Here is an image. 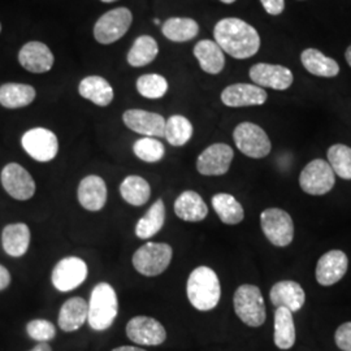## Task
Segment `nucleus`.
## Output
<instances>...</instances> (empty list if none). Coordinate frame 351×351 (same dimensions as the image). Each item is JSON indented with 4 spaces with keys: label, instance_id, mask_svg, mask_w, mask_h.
<instances>
[{
    "label": "nucleus",
    "instance_id": "obj_1",
    "mask_svg": "<svg viewBox=\"0 0 351 351\" xmlns=\"http://www.w3.org/2000/svg\"><path fill=\"white\" fill-rule=\"evenodd\" d=\"M213 38L221 50L234 59H250L261 49V36L249 23L226 17L213 27Z\"/></svg>",
    "mask_w": 351,
    "mask_h": 351
},
{
    "label": "nucleus",
    "instance_id": "obj_2",
    "mask_svg": "<svg viewBox=\"0 0 351 351\" xmlns=\"http://www.w3.org/2000/svg\"><path fill=\"white\" fill-rule=\"evenodd\" d=\"M188 300L198 311H211L221 298V285L213 268L201 265L191 271L186 284Z\"/></svg>",
    "mask_w": 351,
    "mask_h": 351
},
{
    "label": "nucleus",
    "instance_id": "obj_3",
    "mask_svg": "<svg viewBox=\"0 0 351 351\" xmlns=\"http://www.w3.org/2000/svg\"><path fill=\"white\" fill-rule=\"evenodd\" d=\"M88 304V323L91 329L103 332L112 326L119 314V300L112 285L108 282L97 284Z\"/></svg>",
    "mask_w": 351,
    "mask_h": 351
},
{
    "label": "nucleus",
    "instance_id": "obj_4",
    "mask_svg": "<svg viewBox=\"0 0 351 351\" xmlns=\"http://www.w3.org/2000/svg\"><path fill=\"white\" fill-rule=\"evenodd\" d=\"M234 313L246 326L258 328L265 322V303L261 289L256 285H241L233 297Z\"/></svg>",
    "mask_w": 351,
    "mask_h": 351
},
{
    "label": "nucleus",
    "instance_id": "obj_5",
    "mask_svg": "<svg viewBox=\"0 0 351 351\" xmlns=\"http://www.w3.org/2000/svg\"><path fill=\"white\" fill-rule=\"evenodd\" d=\"M173 258L171 245L163 242H147L134 252L132 263L134 269L146 277L162 275Z\"/></svg>",
    "mask_w": 351,
    "mask_h": 351
},
{
    "label": "nucleus",
    "instance_id": "obj_6",
    "mask_svg": "<svg viewBox=\"0 0 351 351\" xmlns=\"http://www.w3.org/2000/svg\"><path fill=\"white\" fill-rule=\"evenodd\" d=\"M133 24V13L126 7H117L101 14L97 20L93 34L99 45H112L125 36Z\"/></svg>",
    "mask_w": 351,
    "mask_h": 351
},
{
    "label": "nucleus",
    "instance_id": "obj_7",
    "mask_svg": "<svg viewBox=\"0 0 351 351\" xmlns=\"http://www.w3.org/2000/svg\"><path fill=\"white\" fill-rule=\"evenodd\" d=\"M234 143L243 155L251 159H263L272 150L268 134L254 123H241L233 132Z\"/></svg>",
    "mask_w": 351,
    "mask_h": 351
},
{
    "label": "nucleus",
    "instance_id": "obj_8",
    "mask_svg": "<svg viewBox=\"0 0 351 351\" xmlns=\"http://www.w3.org/2000/svg\"><path fill=\"white\" fill-rule=\"evenodd\" d=\"M264 236L277 247H287L294 239V223L291 216L281 208H267L261 215Z\"/></svg>",
    "mask_w": 351,
    "mask_h": 351
},
{
    "label": "nucleus",
    "instance_id": "obj_9",
    "mask_svg": "<svg viewBox=\"0 0 351 351\" xmlns=\"http://www.w3.org/2000/svg\"><path fill=\"white\" fill-rule=\"evenodd\" d=\"M23 149L39 163H49L59 154V139L56 134L46 128H33L24 133Z\"/></svg>",
    "mask_w": 351,
    "mask_h": 351
},
{
    "label": "nucleus",
    "instance_id": "obj_10",
    "mask_svg": "<svg viewBox=\"0 0 351 351\" xmlns=\"http://www.w3.org/2000/svg\"><path fill=\"white\" fill-rule=\"evenodd\" d=\"M88 264L78 256H66L59 261L52 269L51 281L53 288L68 293L81 287L88 278Z\"/></svg>",
    "mask_w": 351,
    "mask_h": 351
},
{
    "label": "nucleus",
    "instance_id": "obj_11",
    "mask_svg": "<svg viewBox=\"0 0 351 351\" xmlns=\"http://www.w3.org/2000/svg\"><path fill=\"white\" fill-rule=\"evenodd\" d=\"M336 184V175L328 162L315 159L307 164L300 175V186L306 194L324 195Z\"/></svg>",
    "mask_w": 351,
    "mask_h": 351
},
{
    "label": "nucleus",
    "instance_id": "obj_12",
    "mask_svg": "<svg viewBox=\"0 0 351 351\" xmlns=\"http://www.w3.org/2000/svg\"><path fill=\"white\" fill-rule=\"evenodd\" d=\"M126 336L142 346H159L167 339L165 328L160 322L150 316H134L126 324Z\"/></svg>",
    "mask_w": 351,
    "mask_h": 351
},
{
    "label": "nucleus",
    "instance_id": "obj_13",
    "mask_svg": "<svg viewBox=\"0 0 351 351\" xmlns=\"http://www.w3.org/2000/svg\"><path fill=\"white\" fill-rule=\"evenodd\" d=\"M4 190L17 201H29L36 194V182L23 165L7 164L0 175Z\"/></svg>",
    "mask_w": 351,
    "mask_h": 351
},
{
    "label": "nucleus",
    "instance_id": "obj_14",
    "mask_svg": "<svg viewBox=\"0 0 351 351\" xmlns=\"http://www.w3.org/2000/svg\"><path fill=\"white\" fill-rule=\"evenodd\" d=\"M234 158V151L226 143H213L201 152L197 159V171L203 176L228 173Z\"/></svg>",
    "mask_w": 351,
    "mask_h": 351
},
{
    "label": "nucleus",
    "instance_id": "obj_15",
    "mask_svg": "<svg viewBox=\"0 0 351 351\" xmlns=\"http://www.w3.org/2000/svg\"><path fill=\"white\" fill-rule=\"evenodd\" d=\"M19 63L27 72L42 75L52 69L55 56L46 43L30 40L19 51Z\"/></svg>",
    "mask_w": 351,
    "mask_h": 351
},
{
    "label": "nucleus",
    "instance_id": "obj_16",
    "mask_svg": "<svg viewBox=\"0 0 351 351\" xmlns=\"http://www.w3.org/2000/svg\"><path fill=\"white\" fill-rule=\"evenodd\" d=\"M250 78L259 88L287 90L293 85L291 71L276 64L258 63L250 68Z\"/></svg>",
    "mask_w": 351,
    "mask_h": 351
},
{
    "label": "nucleus",
    "instance_id": "obj_17",
    "mask_svg": "<svg viewBox=\"0 0 351 351\" xmlns=\"http://www.w3.org/2000/svg\"><path fill=\"white\" fill-rule=\"evenodd\" d=\"M123 121L128 129L145 137H164L167 120L160 113L150 112L138 108L126 110L123 113Z\"/></svg>",
    "mask_w": 351,
    "mask_h": 351
},
{
    "label": "nucleus",
    "instance_id": "obj_18",
    "mask_svg": "<svg viewBox=\"0 0 351 351\" xmlns=\"http://www.w3.org/2000/svg\"><path fill=\"white\" fill-rule=\"evenodd\" d=\"M349 268V258L341 250L326 252L316 265V280L322 287H332L341 281Z\"/></svg>",
    "mask_w": 351,
    "mask_h": 351
},
{
    "label": "nucleus",
    "instance_id": "obj_19",
    "mask_svg": "<svg viewBox=\"0 0 351 351\" xmlns=\"http://www.w3.org/2000/svg\"><path fill=\"white\" fill-rule=\"evenodd\" d=\"M267 99V91L252 84H233L224 88L221 93V101L224 106L232 108L262 106Z\"/></svg>",
    "mask_w": 351,
    "mask_h": 351
},
{
    "label": "nucleus",
    "instance_id": "obj_20",
    "mask_svg": "<svg viewBox=\"0 0 351 351\" xmlns=\"http://www.w3.org/2000/svg\"><path fill=\"white\" fill-rule=\"evenodd\" d=\"M80 204L91 213L103 210L107 203V185L101 176L90 175L84 177L77 189Z\"/></svg>",
    "mask_w": 351,
    "mask_h": 351
},
{
    "label": "nucleus",
    "instance_id": "obj_21",
    "mask_svg": "<svg viewBox=\"0 0 351 351\" xmlns=\"http://www.w3.org/2000/svg\"><path fill=\"white\" fill-rule=\"evenodd\" d=\"M269 298L275 307H285L291 313H297L306 302V293L298 282L285 280L272 287Z\"/></svg>",
    "mask_w": 351,
    "mask_h": 351
},
{
    "label": "nucleus",
    "instance_id": "obj_22",
    "mask_svg": "<svg viewBox=\"0 0 351 351\" xmlns=\"http://www.w3.org/2000/svg\"><path fill=\"white\" fill-rule=\"evenodd\" d=\"M78 94L98 107H107L114 98L112 85L101 75H88L78 84Z\"/></svg>",
    "mask_w": 351,
    "mask_h": 351
},
{
    "label": "nucleus",
    "instance_id": "obj_23",
    "mask_svg": "<svg viewBox=\"0 0 351 351\" xmlns=\"http://www.w3.org/2000/svg\"><path fill=\"white\" fill-rule=\"evenodd\" d=\"M193 53L203 72L208 75H219L223 72L226 66V55L215 40L202 39L194 46Z\"/></svg>",
    "mask_w": 351,
    "mask_h": 351
},
{
    "label": "nucleus",
    "instance_id": "obj_24",
    "mask_svg": "<svg viewBox=\"0 0 351 351\" xmlns=\"http://www.w3.org/2000/svg\"><path fill=\"white\" fill-rule=\"evenodd\" d=\"M176 216L189 223H199L208 215V207L197 191L185 190L175 202Z\"/></svg>",
    "mask_w": 351,
    "mask_h": 351
},
{
    "label": "nucleus",
    "instance_id": "obj_25",
    "mask_svg": "<svg viewBox=\"0 0 351 351\" xmlns=\"http://www.w3.org/2000/svg\"><path fill=\"white\" fill-rule=\"evenodd\" d=\"M88 304L81 297L65 301L59 311L58 326L64 332H75L88 322Z\"/></svg>",
    "mask_w": 351,
    "mask_h": 351
},
{
    "label": "nucleus",
    "instance_id": "obj_26",
    "mask_svg": "<svg viewBox=\"0 0 351 351\" xmlns=\"http://www.w3.org/2000/svg\"><path fill=\"white\" fill-rule=\"evenodd\" d=\"M37 97L32 85L8 82L0 86V106L8 110H17L30 106Z\"/></svg>",
    "mask_w": 351,
    "mask_h": 351
},
{
    "label": "nucleus",
    "instance_id": "obj_27",
    "mask_svg": "<svg viewBox=\"0 0 351 351\" xmlns=\"http://www.w3.org/2000/svg\"><path fill=\"white\" fill-rule=\"evenodd\" d=\"M1 243L4 251L13 258L25 255L30 245V229L24 223L10 224L3 229Z\"/></svg>",
    "mask_w": 351,
    "mask_h": 351
},
{
    "label": "nucleus",
    "instance_id": "obj_28",
    "mask_svg": "<svg viewBox=\"0 0 351 351\" xmlns=\"http://www.w3.org/2000/svg\"><path fill=\"white\" fill-rule=\"evenodd\" d=\"M301 62L307 72L317 77L332 78L339 73V63L316 49H306L303 51Z\"/></svg>",
    "mask_w": 351,
    "mask_h": 351
},
{
    "label": "nucleus",
    "instance_id": "obj_29",
    "mask_svg": "<svg viewBox=\"0 0 351 351\" xmlns=\"http://www.w3.org/2000/svg\"><path fill=\"white\" fill-rule=\"evenodd\" d=\"M162 33L171 42L184 43L199 34V25L190 17H169L162 25Z\"/></svg>",
    "mask_w": 351,
    "mask_h": 351
},
{
    "label": "nucleus",
    "instance_id": "obj_30",
    "mask_svg": "<svg viewBox=\"0 0 351 351\" xmlns=\"http://www.w3.org/2000/svg\"><path fill=\"white\" fill-rule=\"evenodd\" d=\"M159 55V45L151 36H139L128 51L126 62L133 68H142L152 63Z\"/></svg>",
    "mask_w": 351,
    "mask_h": 351
},
{
    "label": "nucleus",
    "instance_id": "obj_31",
    "mask_svg": "<svg viewBox=\"0 0 351 351\" xmlns=\"http://www.w3.org/2000/svg\"><path fill=\"white\" fill-rule=\"evenodd\" d=\"M213 210L226 226H237L245 219V210L232 194L217 193L211 199Z\"/></svg>",
    "mask_w": 351,
    "mask_h": 351
},
{
    "label": "nucleus",
    "instance_id": "obj_32",
    "mask_svg": "<svg viewBox=\"0 0 351 351\" xmlns=\"http://www.w3.org/2000/svg\"><path fill=\"white\" fill-rule=\"evenodd\" d=\"M275 345L281 350H289L294 346L297 332L293 313L285 307H277L275 313Z\"/></svg>",
    "mask_w": 351,
    "mask_h": 351
},
{
    "label": "nucleus",
    "instance_id": "obj_33",
    "mask_svg": "<svg viewBox=\"0 0 351 351\" xmlns=\"http://www.w3.org/2000/svg\"><path fill=\"white\" fill-rule=\"evenodd\" d=\"M165 223V206L163 199L155 202L149 211L145 213L136 226V236L139 239H150L155 234H158Z\"/></svg>",
    "mask_w": 351,
    "mask_h": 351
},
{
    "label": "nucleus",
    "instance_id": "obj_34",
    "mask_svg": "<svg viewBox=\"0 0 351 351\" xmlns=\"http://www.w3.org/2000/svg\"><path fill=\"white\" fill-rule=\"evenodd\" d=\"M120 194L126 203L141 207L150 199V184L141 176H128L120 185Z\"/></svg>",
    "mask_w": 351,
    "mask_h": 351
},
{
    "label": "nucleus",
    "instance_id": "obj_35",
    "mask_svg": "<svg viewBox=\"0 0 351 351\" xmlns=\"http://www.w3.org/2000/svg\"><path fill=\"white\" fill-rule=\"evenodd\" d=\"M194 134V128L188 117L182 114H173L165 121L164 137L169 145L175 147L185 146Z\"/></svg>",
    "mask_w": 351,
    "mask_h": 351
},
{
    "label": "nucleus",
    "instance_id": "obj_36",
    "mask_svg": "<svg viewBox=\"0 0 351 351\" xmlns=\"http://www.w3.org/2000/svg\"><path fill=\"white\" fill-rule=\"evenodd\" d=\"M136 86L139 95L147 99H162L169 88L167 78L158 73L141 75L136 82Z\"/></svg>",
    "mask_w": 351,
    "mask_h": 351
},
{
    "label": "nucleus",
    "instance_id": "obj_37",
    "mask_svg": "<svg viewBox=\"0 0 351 351\" xmlns=\"http://www.w3.org/2000/svg\"><path fill=\"white\" fill-rule=\"evenodd\" d=\"M326 156L335 175L343 180H351V147L342 143L333 145L328 149Z\"/></svg>",
    "mask_w": 351,
    "mask_h": 351
},
{
    "label": "nucleus",
    "instance_id": "obj_38",
    "mask_svg": "<svg viewBox=\"0 0 351 351\" xmlns=\"http://www.w3.org/2000/svg\"><path fill=\"white\" fill-rule=\"evenodd\" d=\"M133 152L139 160L145 163H158L165 155V147L158 138L143 137L134 142Z\"/></svg>",
    "mask_w": 351,
    "mask_h": 351
},
{
    "label": "nucleus",
    "instance_id": "obj_39",
    "mask_svg": "<svg viewBox=\"0 0 351 351\" xmlns=\"http://www.w3.org/2000/svg\"><path fill=\"white\" fill-rule=\"evenodd\" d=\"M26 333L30 339L39 342H49L56 336V326L49 320L36 319L26 324Z\"/></svg>",
    "mask_w": 351,
    "mask_h": 351
},
{
    "label": "nucleus",
    "instance_id": "obj_40",
    "mask_svg": "<svg viewBox=\"0 0 351 351\" xmlns=\"http://www.w3.org/2000/svg\"><path fill=\"white\" fill-rule=\"evenodd\" d=\"M335 341L341 350L351 351V322L343 323L337 328Z\"/></svg>",
    "mask_w": 351,
    "mask_h": 351
},
{
    "label": "nucleus",
    "instance_id": "obj_41",
    "mask_svg": "<svg viewBox=\"0 0 351 351\" xmlns=\"http://www.w3.org/2000/svg\"><path fill=\"white\" fill-rule=\"evenodd\" d=\"M264 11L271 16H278L285 10V0H261Z\"/></svg>",
    "mask_w": 351,
    "mask_h": 351
},
{
    "label": "nucleus",
    "instance_id": "obj_42",
    "mask_svg": "<svg viewBox=\"0 0 351 351\" xmlns=\"http://www.w3.org/2000/svg\"><path fill=\"white\" fill-rule=\"evenodd\" d=\"M11 284V274L10 271L0 264V290L8 288Z\"/></svg>",
    "mask_w": 351,
    "mask_h": 351
},
{
    "label": "nucleus",
    "instance_id": "obj_43",
    "mask_svg": "<svg viewBox=\"0 0 351 351\" xmlns=\"http://www.w3.org/2000/svg\"><path fill=\"white\" fill-rule=\"evenodd\" d=\"M30 351H52V349H51L49 342H39Z\"/></svg>",
    "mask_w": 351,
    "mask_h": 351
},
{
    "label": "nucleus",
    "instance_id": "obj_44",
    "mask_svg": "<svg viewBox=\"0 0 351 351\" xmlns=\"http://www.w3.org/2000/svg\"><path fill=\"white\" fill-rule=\"evenodd\" d=\"M112 351H146L137 346H120V348H116Z\"/></svg>",
    "mask_w": 351,
    "mask_h": 351
},
{
    "label": "nucleus",
    "instance_id": "obj_45",
    "mask_svg": "<svg viewBox=\"0 0 351 351\" xmlns=\"http://www.w3.org/2000/svg\"><path fill=\"white\" fill-rule=\"evenodd\" d=\"M345 58H346V62H348V64L351 66V46H349V47H348V50L345 52Z\"/></svg>",
    "mask_w": 351,
    "mask_h": 351
},
{
    "label": "nucleus",
    "instance_id": "obj_46",
    "mask_svg": "<svg viewBox=\"0 0 351 351\" xmlns=\"http://www.w3.org/2000/svg\"><path fill=\"white\" fill-rule=\"evenodd\" d=\"M221 3H224V4H232V3H234L236 0H220Z\"/></svg>",
    "mask_w": 351,
    "mask_h": 351
},
{
    "label": "nucleus",
    "instance_id": "obj_47",
    "mask_svg": "<svg viewBox=\"0 0 351 351\" xmlns=\"http://www.w3.org/2000/svg\"><path fill=\"white\" fill-rule=\"evenodd\" d=\"M154 24H155V25H160V20H159L158 17H155V19H154Z\"/></svg>",
    "mask_w": 351,
    "mask_h": 351
},
{
    "label": "nucleus",
    "instance_id": "obj_48",
    "mask_svg": "<svg viewBox=\"0 0 351 351\" xmlns=\"http://www.w3.org/2000/svg\"><path fill=\"white\" fill-rule=\"evenodd\" d=\"M101 3H107V4H110V3H114V1H117V0H101Z\"/></svg>",
    "mask_w": 351,
    "mask_h": 351
},
{
    "label": "nucleus",
    "instance_id": "obj_49",
    "mask_svg": "<svg viewBox=\"0 0 351 351\" xmlns=\"http://www.w3.org/2000/svg\"><path fill=\"white\" fill-rule=\"evenodd\" d=\"M0 33H1V24H0Z\"/></svg>",
    "mask_w": 351,
    "mask_h": 351
}]
</instances>
